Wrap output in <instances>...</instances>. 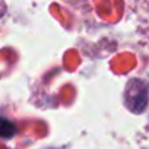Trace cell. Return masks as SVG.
I'll list each match as a JSON object with an SVG mask.
<instances>
[{"label":"cell","mask_w":149,"mask_h":149,"mask_svg":"<svg viewBox=\"0 0 149 149\" xmlns=\"http://www.w3.org/2000/svg\"><path fill=\"white\" fill-rule=\"evenodd\" d=\"M126 104L134 111L140 113L148 104V89L140 81H130L126 88Z\"/></svg>","instance_id":"obj_1"},{"label":"cell","mask_w":149,"mask_h":149,"mask_svg":"<svg viewBox=\"0 0 149 149\" xmlns=\"http://www.w3.org/2000/svg\"><path fill=\"white\" fill-rule=\"evenodd\" d=\"M16 133V127L12 121L0 117V137L2 139H9L12 136H15Z\"/></svg>","instance_id":"obj_2"}]
</instances>
